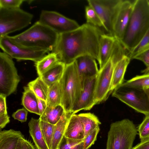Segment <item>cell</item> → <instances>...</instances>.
I'll return each instance as SVG.
<instances>
[{
  "label": "cell",
  "instance_id": "6da1fadb",
  "mask_svg": "<svg viewBox=\"0 0 149 149\" xmlns=\"http://www.w3.org/2000/svg\"><path fill=\"white\" fill-rule=\"evenodd\" d=\"M103 34L99 28L87 23L84 24L73 30L59 34L52 52L56 54L59 62L65 65L85 55L91 56L98 61L99 41Z\"/></svg>",
  "mask_w": 149,
  "mask_h": 149
},
{
  "label": "cell",
  "instance_id": "7a4b0ae2",
  "mask_svg": "<svg viewBox=\"0 0 149 149\" xmlns=\"http://www.w3.org/2000/svg\"><path fill=\"white\" fill-rule=\"evenodd\" d=\"M149 29L147 0H136L129 22L120 41L130 53L140 42Z\"/></svg>",
  "mask_w": 149,
  "mask_h": 149
},
{
  "label": "cell",
  "instance_id": "3957f363",
  "mask_svg": "<svg viewBox=\"0 0 149 149\" xmlns=\"http://www.w3.org/2000/svg\"><path fill=\"white\" fill-rule=\"evenodd\" d=\"M59 34L38 21L12 39L17 43L27 47L52 52L57 43Z\"/></svg>",
  "mask_w": 149,
  "mask_h": 149
},
{
  "label": "cell",
  "instance_id": "277c9868",
  "mask_svg": "<svg viewBox=\"0 0 149 149\" xmlns=\"http://www.w3.org/2000/svg\"><path fill=\"white\" fill-rule=\"evenodd\" d=\"M59 83L61 105L65 113H72V109L78 100L83 89L75 61L65 65Z\"/></svg>",
  "mask_w": 149,
  "mask_h": 149
},
{
  "label": "cell",
  "instance_id": "5b68a950",
  "mask_svg": "<svg viewBox=\"0 0 149 149\" xmlns=\"http://www.w3.org/2000/svg\"><path fill=\"white\" fill-rule=\"evenodd\" d=\"M137 131L133 122L128 119L112 123L108 132L106 149H132Z\"/></svg>",
  "mask_w": 149,
  "mask_h": 149
},
{
  "label": "cell",
  "instance_id": "8992f818",
  "mask_svg": "<svg viewBox=\"0 0 149 149\" xmlns=\"http://www.w3.org/2000/svg\"><path fill=\"white\" fill-rule=\"evenodd\" d=\"M33 17V14L20 8H0V37L26 27Z\"/></svg>",
  "mask_w": 149,
  "mask_h": 149
},
{
  "label": "cell",
  "instance_id": "52a82bcc",
  "mask_svg": "<svg viewBox=\"0 0 149 149\" xmlns=\"http://www.w3.org/2000/svg\"><path fill=\"white\" fill-rule=\"evenodd\" d=\"M112 96L136 111L149 115V99L144 89L122 84L113 91Z\"/></svg>",
  "mask_w": 149,
  "mask_h": 149
},
{
  "label": "cell",
  "instance_id": "ba28073f",
  "mask_svg": "<svg viewBox=\"0 0 149 149\" xmlns=\"http://www.w3.org/2000/svg\"><path fill=\"white\" fill-rule=\"evenodd\" d=\"M0 47L3 52L18 61L29 60L36 62L49 53L45 50L20 45L8 35L0 37Z\"/></svg>",
  "mask_w": 149,
  "mask_h": 149
},
{
  "label": "cell",
  "instance_id": "9c48e42d",
  "mask_svg": "<svg viewBox=\"0 0 149 149\" xmlns=\"http://www.w3.org/2000/svg\"><path fill=\"white\" fill-rule=\"evenodd\" d=\"M20 78L12 58L0 52V94L8 96L16 90Z\"/></svg>",
  "mask_w": 149,
  "mask_h": 149
},
{
  "label": "cell",
  "instance_id": "30bf717a",
  "mask_svg": "<svg viewBox=\"0 0 149 149\" xmlns=\"http://www.w3.org/2000/svg\"><path fill=\"white\" fill-rule=\"evenodd\" d=\"M122 0H88L102 21L104 28L113 36L114 21Z\"/></svg>",
  "mask_w": 149,
  "mask_h": 149
},
{
  "label": "cell",
  "instance_id": "8fae6325",
  "mask_svg": "<svg viewBox=\"0 0 149 149\" xmlns=\"http://www.w3.org/2000/svg\"><path fill=\"white\" fill-rule=\"evenodd\" d=\"M38 21L58 34L72 31L80 26L75 21L54 11L42 10Z\"/></svg>",
  "mask_w": 149,
  "mask_h": 149
},
{
  "label": "cell",
  "instance_id": "7c38bea8",
  "mask_svg": "<svg viewBox=\"0 0 149 149\" xmlns=\"http://www.w3.org/2000/svg\"><path fill=\"white\" fill-rule=\"evenodd\" d=\"M116 63L111 56L104 66L99 70L95 90V105L106 100L110 93V88L114 66Z\"/></svg>",
  "mask_w": 149,
  "mask_h": 149
},
{
  "label": "cell",
  "instance_id": "4fadbf2b",
  "mask_svg": "<svg viewBox=\"0 0 149 149\" xmlns=\"http://www.w3.org/2000/svg\"><path fill=\"white\" fill-rule=\"evenodd\" d=\"M136 0H122L114 19L113 35L120 40L129 22Z\"/></svg>",
  "mask_w": 149,
  "mask_h": 149
},
{
  "label": "cell",
  "instance_id": "5bb4252c",
  "mask_svg": "<svg viewBox=\"0 0 149 149\" xmlns=\"http://www.w3.org/2000/svg\"><path fill=\"white\" fill-rule=\"evenodd\" d=\"M97 77L84 81L80 97L72 109L73 114L82 110H90L95 105L94 99Z\"/></svg>",
  "mask_w": 149,
  "mask_h": 149
},
{
  "label": "cell",
  "instance_id": "9a60e30c",
  "mask_svg": "<svg viewBox=\"0 0 149 149\" xmlns=\"http://www.w3.org/2000/svg\"><path fill=\"white\" fill-rule=\"evenodd\" d=\"M95 59L91 56L85 55L75 60L82 87L85 80L96 77L98 73L99 70Z\"/></svg>",
  "mask_w": 149,
  "mask_h": 149
},
{
  "label": "cell",
  "instance_id": "2e32d148",
  "mask_svg": "<svg viewBox=\"0 0 149 149\" xmlns=\"http://www.w3.org/2000/svg\"><path fill=\"white\" fill-rule=\"evenodd\" d=\"M116 40L115 37L109 34L104 33L101 36L99 41L98 61L100 69L104 66L111 57Z\"/></svg>",
  "mask_w": 149,
  "mask_h": 149
},
{
  "label": "cell",
  "instance_id": "e0dca14e",
  "mask_svg": "<svg viewBox=\"0 0 149 149\" xmlns=\"http://www.w3.org/2000/svg\"><path fill=\"white\" fill-rule=\"evenodd\" d=\"M130 60L128 56L126 55L115 64L110 88V93L123 83L124 75Z\"/></svg>",
  "mask_w": 149,
  "mask_h": 149
},
{
  "label": "cell",
  "instance_id": "ac0fdd59",
  "mask_svg": "<svg viewBox=\"0 0 149 149\" xmlns=\"http://www.w3.org/2000/svg\"><path fill=\"white\" fill-rule=\"evenodd\" d=\"M64 136L74 139H84L85 138L83 126L78 114L71 116L65 132Z\"/></svg>",
  "mask_w": 149,
  "mask_h": 149
},
{
  "label": "cell",
  "instance_id": "d6986e66",
  "mask_svg": "<svg viewBox=\"0 0 149 149\" xmlns=\"http://www.w3.org/2000/svg\"><path fill=\"white\" fill-rule=\"evenodd\" d=\"M28 125L29 133L36 149H49L44 138L40 125V120L32 118Z\"/></svg>",
  "mask_w": 149,
  "mask_h": 149
},
{
  "label": "cell",
  "instance_id": "ffe728a7",
  "mask_svg": "<svg viewBox=\"0 0 149 149\" xmlns=\"http://www.w3.org/2000/svg\"><path fill=\"white\" fill-rule=\"evenodd\" d=\"M21 137H24L20 131L13 129L1 131L0 149H15Z\"/></svg>",
  "mask_w": 149,
  "mask_h": 149
},
{
  "label": "cell",
  "instance_id": "44dd1931",
  "mask_svg": "<svg viewBox=\"0 0 149 149\" xmlns=\"http://www.w3.org/2000/svg\"><path fill=\"white\" fill-rule=\"evenodd\" d=\"M72 113L65 112L58 122L55 125L51 149H57L64 136L65 132Z\"/></svg>",
  "mask_w": 149,
  "mask_h": 149
},
{
  "label": "cell",
  "instance_id": "7402d4cb",
  "mask_svg": "<svg viewBox=\"0 0 149 149\" xmlns=\"http://www.w3.org/2000/svg\"><path fill=\"white\" fill-rule=\"evenodd\" d=\"M65 66L64 63L58 62L39 77L49 87L54 83L59 81Z\"/></svg>",
  "mask_w": 149,
  "mask_h": 149
},
{
  "label": "cell",
  "instance_id": "603a6c76",
  "mask_svg": "<svg viewBox=\"0 0 149 149\" xmlns=\"http://www.w3.org/2000/svg\"><path fill=\"white\" fill-rule=\"evenodd\" d=\"M23 88L22 105L27 110L40 116L37 96L28 87L24 86Z\"/></svg>",
  "mask_w": 149,
  "mask_h": 149
},
{
  "label": "cell",
  "instance_id": "cb8c5ba5",
  "mask_svg": "<svg viewBox=\"0 0 149 149\" xmlns=\"http://www.w3.org/2000/svg\"><path fill=\"white\" fill-rule=\"evenodd\" d=\"M65 112L64 109L61 105L54 107L47 106L39 119L41 120L55 125Z\"/></svg>",
  "mask_w": 149,
  "mask_h": 149
},
{
  "label": "cell",
  "instance_id": "d4e9b609",
  "mask_svg": "<svg viewBox=\"0 0 149 149\" xmlns=\"http://www.w3.org/2000/svg\"><path fill=\"white\" fill-rule=\"evenodd\" d=\"M58 62L57 55L55 53L52 52L35 62V66L38 76H40Z\"/></svg>",
  "mask_w": 149,
  "mask_h": 149
},
{
  "label": "cell",
  "instance_id": "484cf974",
  "mask_svg": "<svg viewBox=\"0 0 149 149\" xmlns=\"http://www.w3.org/2000/svg\"><path fill=\"white\" fill-rule=\"evenodd\" d=\"M83 126L85 137L101 124L98 118L90 113L78 114Z\"/></svg>",
  "mask_w": 149,
  "mask_h": 149
},
{
  "label": "cell",
  "instance_id": "4316f807",
  "mask_svg": "<svg viewBox=\"0 0 149 149\" xmlns=\"http://www.w3.org/2000/svg\"><path fill=\"white\" fill-rule=\"evenodd\" d=\"M27 86L34 92L37 98L47 101L49 87L40 77L29 82Z\"/></svg>",
  "mask_w": 149,
  "mask_h": 149
},
{
  "label": "cell",
  "instance_id": "83f0119b",
  "mask_svg": "<svg viewBox=\"0 0 149 149\" xmlns=\"http://www.w3.org/2000/svg\"><path fill=\"white\" fill-rule=\"evenodd\" d=\"M46 103L47 106L51 107L61 105V95L59 81L55 82L49 86Z\"/></svg>",
  "mask_w": 149,
  "mask_h": 149
},
{
  "label": "cell",
  "instance_id": "f1b7e54d",
  "mask_svg": "<svg viewBox=\"0 0 149 149\" xmlns=\"http://www.w3.org/2000/svg\"><path fill=\"white\" fill-rule=\"evenodd\" d=\"M122 84L127 86L144 89L149 88V74L137 75Z\"/></svg>",
  "mask_w": 149,
  "mask_h": 149
},
{
  "label": "cell",
  "instance_id": "f546056e",
  "mask_svg": "<svg viewBox=\"0 0 149 149\" xmlns=\"http://www.w3.org/2000/svg\"><path fill=\"white\" fill-rule=\"evenodd\" d=\"M40 125L48 148L49 149H51L55 125L40 120Z\"/></svg>",
  "mask_w": 149,
  "mask_h": 149
},
{
  "label": "cell",
  "instance_id": "4dcf8cb0",
  "mask_svg": "<svg viewBox=\"0 0 149 149\" xmlns=\"http://www.w3.org/2000/svg\"><path fill=\"white\" fill-rule=\"evenodd\" d=\"M86 23L98 28H104L103 24L94 9L88 5L85 8Z\"/></svg>",
  "mask_w": 149,
  "mask_h": 149
},
{
  "label": "cell",
  "instance_id": "1f68e13d",
  "mask_svg": "<svg viewBox=\"0 0 149 149\" xmlns=\"http://www.w3.org/2000/svg\"><path fill=\"white\" fill-rule=\"evenodd\" d=\"M84 139H74L64 136L58 148L59 149H84Z\"/></svg>",
  "mask_w": 149,
  "mask_h": 149
},
{
  "label": "cell",
  "instance_id": "d6a6232c",
  "mask_svg": "<svg viewBox=\"0 0 149 149\" xmlns=\"http://www.w3.org/2000/svg\"><path fill=\"white\" fill-rule=\"evenodd\" d=\"M132 59L138 60L143 62L146 68L142 72L143 74H149V47L141 50L134 56Z\"/></svg>",
  "mask_w": 149,
  "mask_h": 149
},
{
  "label": "cell",
  "instance_id": "836d02e7",
  "mask_svg": "<svg viewBox=\"0 0 149 149\" xmlns=\"http://www.w3.org/2000/svg\"><path fill=\"white\" fill-rule=\"evenodd\" d=\"M137 131L141 141L149 138V115L146 116L143 121L139 125Z\"/></svg>",
  "mask_w": 149,
  "mask_h": 149
},
{
  "label": "cell",
  "instance_id": "e575fe53",
  "mask_svg": "<svg viewBox=\"0 0 149 149\" xmlns=\"http://www.w3.org/2000/svg\"><path fill=\"white\" fill-rule=\"evenodd\" d=\"M149 47V29L144 36L138 45L130 52L128 56L131 60L142 49Z\"/></svg>",
  "mask_w": 149,
  "mask_h": 149
},
{
  "label": "cell",
  "instance_id": "d590c367",
  "mask_svg": "<svg viewBox=\"0 0 149 149\" xmlns=\"http://www.w3.org/2000/svg\"><path fill=\"white\" fill-rule=\"evenodd\" d=\"M100 130L99 126L90 132L85 137L84 141V149H88L94 143Z\"/></svg>",
  "mask_w": 149,
  "mask_h": 149
},
{
  "label": "cell",
  "instance_id": "8d00e7d4",
  "mask_svg": "<svg viewBox=\"0 0 149 149\" xmlns=\"http://www.w3.org/2000/svg\"><path fill=\"white\" fill-rule=\"evenodd\" d=\"M23 0H0V8L14 9L20 8Z\"/></svg>",
  "mask_w": 149,
  "mask_h": 149
},
{
  "label": "cell",
  "instance_id": "74e56055",
  "mask_svg": "<svg viewBox=\"0 0 149 149\" xmlns=\"http://www.w3.org/2000/svg\"><path fill=\"white\" fill-rule=\"evenodd\" d=\"M27 114L28 111L27 110L25 109L22 108L17 110L14 112L12 116L15 119L23 123L26 121Z\"/></svg>",
  "mask_w": 149,
  "mask_h": 149
},
{
  "label": "cell",
  "instance_id": "f35d334b",
  "mask_svg": "<svg viewBox=\"0 0 149 149\" xmlns=\"http://www.w3.org/2000/svg\"><path fill=\"white\" fill-rule=\"evenodd\" d=\"M15 149H35L32 143L24 137L20 138Z\"/></svg>",
  "mask_w": 149,
  "mask_h": 149
},
{
  "label": "cell",
  "instance_id": "ab89813d",
  "mask_svg": "<svg viewBox=\"0 0 149 149\" xmlns=\"http://www.w3.org/2000/svg\"><path fill=\"white\" fill-rule=\"evenodd\" d=\"M6 95L0 94V114H7L6 103Z\"/></svg>",
  "mask_w": 149,
  "mask_h": 149
},
{
  "label": "cell",
  "instance_id": "60d3db41",
  "mask_svg": "<svg viewBox=\"0 0 149 149\" xmlns=\"http://www.w3.org/2000/svg\"><path fill=\"white\" fill-rule=\"evenodd\" d=\"M10 117L8 114H0V128H3L10 122Z\"/></svg>",
  "mask_w": 149,
  "mask_h": 149
},
{
  "label": "cell",
  "instance_id": "b9f144b4",
  "mask_svg": "<svg viewBox=\"0 0 149 149\" xmlns=\"http://www.w3.org/2000/svg\"><path fill=\"white\" fill-rule=\"evenodd\" d=\"M132 149H149V138L141 141Z\"/></svg>",
  "mask_w": 149,
  "mask_h": 149
},
{
  "label": "cell",
  "instance_id": "7bdbcfd3",
  "mask_svg": "<svg viewBox=\"0 0 149 149\" xmlns=\"http://www.w3.org/2000/svg\"><path fill=\"white\" fill-rule=\"evenodd\" d=\"M38 106L40 115L43 113L47 107L46 102L45 101L37 98Z\"/></svg>",
  "mask_w": 149,
  "mask_h": 149
},
{
  "label": "cell",
  "instance_id": "ee69618b",
  "mask_svg": "<svg viewBox=\"0 0 149 149\" xmlns=\"http://www.w3.org/2000/svg\"><path fill=\"white\" fill-rule=\"evenodd\" d=\"M147 93L149 99V88L144 89Z\"/></svg>",
  "mask_w": 149,
  "mask_h": 149
},
{
  "label": "cell",
  "instance_id": "f6af8a7d",
  "mask_svg": "<svg viewBox=\"0 0 149 149\" xmlns=\"http://www.w3.org/2000/svg\"><path fill=\"white\" fill-rule=\"evenodd\" d=\"M147 1L148 3V6H149V0H147Z\"/></svg>",
  "mask_w": 149,
  "mask_h": 149
},
{
  "label": "cell",
  "instance_id": "bcb514c9",
  "mask_svg": "<svg viewBox=\"0 0 149 149\" xmlns=\"http://www.w3.org/2000/svg\"><path fill=\"white\" fill-rule=\"evenodd\" d=\"M57 149H59V148H57Z\"/></svg>",
  "mask_w": 149,
  "mask_h": 149
}]
</instances>
